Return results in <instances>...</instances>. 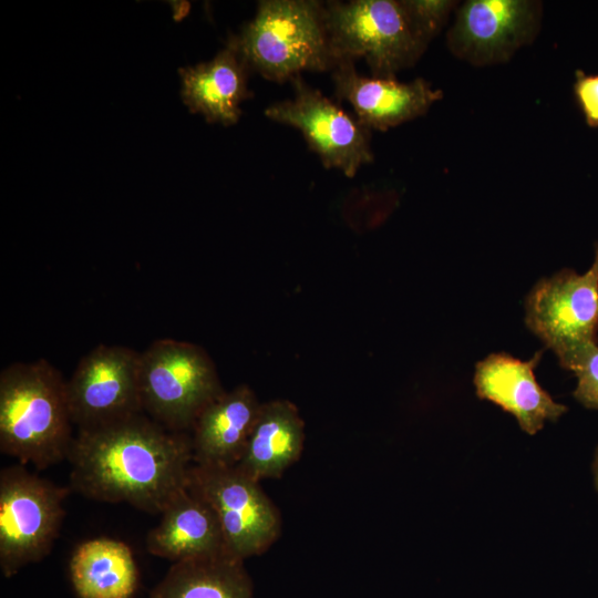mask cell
<instances>
[{"mask_svg": "<svg viewBox=\"0 0 598 598\" xmlns=\"http://www.w3.org/2000/svg\"><path fill=\"white\" fill-rule=\"evenodd\" d=\"M290 82L293 97L270 104L265 110L268 118L299 130L326 168L353 177L362 165L373 162L370 130L309 86L301 75Z\"/></svg>", "mask_w": 598, "mask_h": 598, "instance_id": "10", "label": "cell"}, {"mask_svg": "<svg viewBox=\"0 0 598 598\" xmlns=\"http://www.w3.org/2000/svg\"><path fill=\"white\" fill-rule=\"evenodd\" d=\"M69 487L105 503L161 514L188 486L190 435L166 429L145 413L78 431L68 458Z\"/></svg>", "mask_w": 598, "mask_h": 598, "instance_id": "1", "label": "cell"}, {"mask_svg": "<svg viewBox=\"0 0 598 598\" xmlns=\"http://www.w3.org/2000/svg\"><path fill=\"white\" fill-rule=\"evenodd\" d=\"M231 41L250 71L277 83L336 66L320 1H260L254 19Z\"/></svg>", "mask_w": 598, "mask_h": 598, "instance_id": "3", "label": "cell"}, {"mask_svg": "<svg viewBox=\"0 0 598 598\" xmlns=\"http://www.w3.org/2000/svg\"><path fill=\"white\" fill-rule=\"evenodd\" d=\"M543 351L527 361L505 352L491 353L475 365L474 385L480 399L488 400L514 415L520 429L534 435L546 421L555 422L567 406L553 400L537 382L534 370Z\"/></svg>", "mask_w": 598, "mask_h": 598, "instance_id": "13", "label": "cell"}, {"mask_svg": "<svg viewBox=\"0 0 598 598\" xmlns=\"http://www.w3.org/2000/svg\"><path fill=\"white\" fill-rule=\"evenodd\" d=\"M594 474H595L596 487L598 489V448H597L596 454H595Z\"/></svg>", "mask_w": 598, "mask_h": 598, "instance_id": "23", "label": "cell"}, {"mask_svg": "<svg viewBox=\"0 0 598 598\" xmlns=\"http://www.w3.org/2000/svg\"><path fill=\"white\" fill-rule=\"evenodd\" d=\"M69 573L79 598H132L138 587V568L131 547L110 537L78 545Z\"/></svg>", "mask_w": 598, "mask_h": 598, "instance_id": "18", "label": "cell"}, {"mask_svg": "<svg viewBox=\"0 0 598 598\" xmlns=\"http://www.w3.org/2000/svg\"><path fill=\"white\" fill-rule=\"evenodd\" d=\"M261 402L247 384L225 391L196 419L189 435L193 462L234 466L245 451Z\"/></svg>", "mask_w": 598, "mask_h": 598, "instance_id": "15", "label": "cell"}, {"mask_svg": "<svg viewBox=\"0 0 598 598\" xmlns=\"http://www.w3.org/2000/svg\"><path fill=\"white\" fill-rule=\"evenodd\" d=\"M324 17L336 66L364 59L373 76L394 78L427 47L416 35L401 0L328 1Z\"/></svg>", "mask_w": 598, "mask_h": 598, "instance_id": "5", "label": "cell"}, {"mask_svg": "<svg viewBox=\"0 0 598 598\" xmlns=\"http://www.w3.org/2000/svg\"><path fill=\"white\" fill-rule=\"evenodd\" d=\"M66 380L45 359L0 373V451L38 470L68 458L75 434Z\"/></svg>", "mask_w": 598, "mask_h": 598, "instance_id": "2", "label": "cell"}, {"mask_svg": "<svg viewBox=\"0 0 598 598\" xmlns=\"http://www.w3.org/2000/svg\"><path fill=\"white\" fill-rule=\"evenodd\" d=\"M540 18L538 1L468 0L455 12L447 48L476 66L503 63L535 39Z\"/></svg>", "mask_w": 598, "mask_h": 598, "instance_id": "11", "label": "cell"}, {"mask_svg": "<svg viewBox=\"0 0 598 598\" xmlns=\"http://www.w3.org/2000/svg\"><path fill=\"white\" fill-rule=\"evenodd\" d=\"M419 39L427 45L442 30L451 11L457 6L452 0H401Z\"/></svg>", "mask_w": 598, "mask_h": 598, "instance_id": "20", "label": "cell"}, {"mask_svg": "<svg viewBox=\"0 0 598 598\" xmlns=\"http://www.w3.org/2000/svg\"><path fill=\"white\" fill-rule=\"evenodd\" d=\"M143 411L168 430L189 433L202 411L221 395L215 362L200 346L154 340L140 358Z\"/></svg>", "mask_w": 598, "mask_h": 598, "instance_id": "4", "label": "cell"}, {"mask_svg": "<svg viewBox=\"0 0 598 598\" xmlns=\"http://www.w3.org/2000/svg\"><path fill=\"white\" fill-rule=\"evenodd\" d=\"M336 96L352 106L368 130L386 131L425 114L443 97L424 79L403 83L395 78L360 75L353 62L339 63L332 73Z\"/></svg>", "mask_w": 598, "mask_h": 598, "instance_id": "12", "label": "cell"}, {"mask_svg": "<svg viewBox=\"0 0 598 598\" xmlns=\"http://www.w3.org/2000/svg\"><path fill=\"white\" fill-rule=\"evenodd\" d=\"M249 71L229 39L209 62L179 70L183 101L190 112L200 113L209 123L234 125L241 114L240 103L252 95L247 87Z\"/></svg>", "mask_w": 598, "mask_h": 598, "instance_id": "16", "label": "cell"}, {"mask_svg": "<svg viewBox=\"0 0 598 598\" xmlns=\"http://www.w3.org/2000/svg\"><path fill=\"white\" fill-rule=\"evenodd\" d=\"M303 443L305 422L298 408L285 399L264 402L236 466L259 482L279 478L299 460Z\"/></svg>", "mask_w": 598, "mask_h": 598, "instance_id": "17", "label": "cell"}, {"mask_svg": "<svg viewBox=\"0 0 598 598\" xmlns=\"http://www.w3.org/2000/svg\"><path fill=\"white\" fill-rule=\"evenodd\" d=\"M71 488L14 464L0 471V568L4 577L47 557L65 516Z\"/></svg>", "mask_w": 598, "mask_h": 598, "instance_id": "6", "label": "cell"}, {"mask_svg": "<svg viewBox=\"0 0 598 598\" xmlns=\"http://www.w3.org/2000/svg\"><path fill=\"white\" fill-rule=\"evenodd\" d=\"M525 323L564 369L578 351L598 343V241L586 272L566 268L534 285L525 299Z\"/></svg>", "mask_w": 598, "mask_h": 598, "instance_id": "7", "label": "cell"}, {"mask_svg": "<svg viewBox=\"0 0 598 598\" xmlns=\"http://www.w3.org/2000/svg\"><path fill=\"white\" fill-rule=\"evenodd\" d=\"M244 561L224 554L173 563L150 598H254Z\"/></svg>", "mask_w": 598, "mask_h": 598, "instance_id": "19", "label": "cell"}, {"mask_svg": "<svg viewBox=\"0 0 598 598\" xmlns=\"http://www.w3.org/2000/svg\"><path fill=\"white\" fill-rule=\"evenodd\" d=\"M188 488L213 508L230 555L243 560L261 555L279 538V509L260 482L236 465L193 464Z\"/></svg>", "mask_w": 598, "mask_h": 598, "instance_id": "8", "label": "cell"}, {"mask_svg": "<svg viewBox=\"0 0 598 598\" xmlns=\"http://www.w3.org/2000/svg\"><path fill=\"white\" fill-rule=\"evenodd\" d=\"M574 95L587 125L598 127V74L577 70Z\"/></svg>", "mask_w": 598, "mask_h": 598, "instance_id": "22", "label": "cell"}, {"mask_svg": "<svg viewBox=\"0 0 598 598\" xmlns=\"http://www.w3.org/2000/svg\"><path fill=\"white\" fill-rule=\"evenodd\" d=\"M159 515L146 535L150 554L173 563L229 554L213 508L188 486Z\"/></svg>", "mask_w": 598, "mask_h": 598, "instance_id": "14", "label": "cell"}, {"mask_svg": "<svg viewBox=\"0 0 598 598\" xmlns=\"http://www.w3.org/2000/svg\"><path fill=\"white\" fill-rule=\"evenodd\" d=\"M565 370L577 378L574 398L585 408L598 410V343L578 351Z\"/></svg>", "mask_w": 598, "mask_h": 598, "instance_id": "21", "label": "cell"}, {"mask_svg": "<svg viewBox=\"0 0 598 598\" xmlns=\"http://www.w3.org/2000/svg\"><path fill=\"white\" fill-rule=\"evenodd\" d=\"M141 351L100 343L83 355L66 380L78 431L102 427L144 413L140 389Z\"/></svg>", "mask_w": 598, "mask_h": 598, "instance_id": "9", "label": "cell"}]
</instances>
